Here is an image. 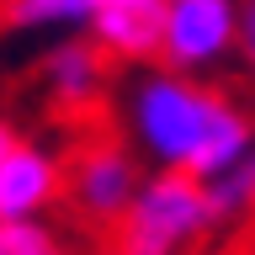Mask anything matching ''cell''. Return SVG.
<instances>
[{
    "label": "cell",
    "instance_id": "6da1fadb",
    "mask_svg": "<svg viewBox=\"0 0 255 255\" xmlns=\"http://www.w3.org/2000/svg\"><path fill=\"white\" fill-rule=\"evenodd\" d=\"M123 117L133 149L154 170H181L197 181L229 170L255 138V117L239 101L165 64H149L133 75L123 96Z\"/></svg>",
    "mask_w": 255,
    "mask_h": 255
},
{
    "label": "cell",
    "instance_id": "7a4b0ae2",
    "mask_svg": "<svg viewBox=\"0 0 255 255\" xmlns=\"http://www.w3.org/2000/svg\"><path fill=\"white\" fill-rule=\"evenodd\" d=\"M202 234H213L202 181L181 170H149L128 213L112 223V255H181Z\"/></svg>",
    "mask_w": 255,
    "mask_h": 255
},
{
    "label": "cell",
    "instance_id": "3957f363",
    "mask_svg": "<svg viewBox=\"0 0 255 255\" xmlns=\"http://www.w3.org/2000/svg\"><path fill=\"white\" fill-rule=\"evenodd\" d=\"M138 181H143L138 154L123 138H91L64 159V202H69V213L80 223H91V229H107V234L128 213Z\"/></svg>",
    "mask_w": 255,
    "mask_h": 255
},
{
    "label": "cell",
    "instance_id": "277c9868",
    "mask_svg": "<svg viewBox=\"0 0 255 255\" xmlns=\"http://www.w3.org/2000/svg\"><path fill=\"white\" fill-rule=\"evenodd\" d=\"M239 48V0H165L159 64L175 75H202L234 59Z\"/></svg>",
    "mask_w": 255,
    "mask_h": 255
},
{
    "label": "cell",
    "instance_id": "5b68a950",
    "mask_svg": "<svg viewBox=\"0 0 255 255\" xmlns=\"http://www.w3.org/2000/svg\"><path fill=\"white\" fill-rule=\"evenodd\" d=\"M64 197V159L43 143L11 138L0 149V218H43Z\"/></svg>",
    "mask_w": 255,
    "mask_h": 255
},
{
    "label": "cell",
    "instance_id": "8992f818",
    "mask_svg": "<svg viewBox=\"0 0 255 255\" xmlns=\"http://www.w3.org/2000/svg\"><path fill=\"white\" fill-rule=\"evenodd\" d=\"M159 37H165V0H101L91 16V43L112 64L133 69L159 64Z\"/></svg>",
    "mask_w": 255,
    "mask_h": 255
},
{
    "label": "cell",
    "instance_id": "52a82bcc",
    "mask_svg": "<svg viewBox=\"0 0 255 255\" xmlns=\"http://www.w3.org/2000/svg\"><path fill=\"white\" fill-rule=\"evenodd\" d=\"M107 75H112V59L91 37H64L43 59V85H48V101L59 112H85L91 101H101Z\"/></svg>",
    "mask_w": 255,
    "mask_h": 255
},
{
    "label": "cell",
    "instance_id": "ba28073f",
    "mask_svg": "<svg viewBox=\"0 0 255 255\" xmlns=\"http://www.w3.org/2000/svg\"><path fill=\"white\" fill-rule=\"evenodd\" d=\"M101 0H5L0 21L11 32H48V27H91Z\"/></svg>",
    "mask_w": 255,
    "mask_h": 255
},
{
    "label": "cell",
    "instance_id": "9c48e42d",
    "mask_svg": "<svg viewBox=\"0 0 255 255\" xmlns=\"http://www.w3.org/2000/svg\"><path fill=\"white\" fill-rule=\"evenodd\" d=\"M0 255H69V245L43 218H0Z\"/></svg>",
    "mask_w": 255,
    "mask_h": 255
},
{
    "label": "cell",
    "instance_id": "30bf717a",
    "mask_svg": "<svg viewBox=\"0 0 255 255\" xmlns=\"http://www.w3.org/2000/svg\"><path fill=\"white\" fill-rule=\"evenodd\" d=\"M234 59L255 80V0H239V48H234Z\"/></svg>",
    "mask_w": 255,
    "mask_h": 255
},
{
    "label": "cell",
    "instance_id": "8fae6325",
    "mask_svg": "<svg viewBox=\"0 0 255 255\" xmlns=\"http://www.w3.org/2000/svg\"><path fill=\"white\" fill-rule=\"evenodd\" d=\"M16 138V133H11V128H5V123H0V149H5V143H11Z\"/></svg>",
    "mask_w": 255,
    "mask_h": 255
},
{
    "label": "cell",
    "instance_id": "7c38bea8",
    "mask_svg": "<svg viewBox=\"0 0 255 255\" xmlns=\"http://www.w3.org/2000/svg\"><path fill=\"white\" fill-rule=\"evenodd\" d=\"M250 149H255V143H250Z\"/></svg>",
    "mask_w": 255,
    "mask_h": 255
}]
</instances>
